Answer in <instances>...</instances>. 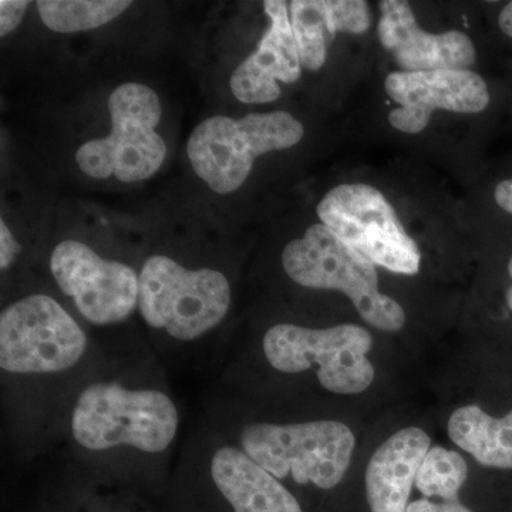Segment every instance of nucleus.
Masks as SVG:
<instances>
[{
  "label": "nucleus",
  "mask_w": 512,
  "mask_h": 512,
  "mask_svg": "<svg viewBox=\"0 0 512 512\" xmlns=\"http://www.w3.org/2000/svg\"><path fill=\"white\" fill-rule=\"evenodd\" d=\"M178 424L180 416L168 394L113 382L87 386L72 414L74 440L90 451L133 447L161 453L173 443Z\"/></svg>",
  "instance_id": "nucleus-1"
},
{
  "label": "nucleus",
  "mask_w": 512,
  "mask_h": 512,
  "mask_svg": "<svg viewBox=\"0 0 512 512\" xmlns=\"http://www.w3.org/2000/svg\"><path fill=\"white\" fill-rule=\"evenodd\" d=\"M282 266L295 284L345 293L373 328L399 332L406 323L400 303L380 291L376 265L323 224L286 245Z\"/></svg>",
  "instance_id": "nucleus-2"
},
{
  "label": "nucleus",
  "mask_w": 512,
  "mask_h": 512,
  "mask_svg": "<svg viewBox=\"0 0 512 512\" xmlns=\"http://www.w3.org/2000/svg\"><path fill=\"white\" fill-rule=\"evenodd\" d=\"M303 134L301 121L288 111L249 113L237 120L217 116L195 127L187 154L212 191L231 194L247 181L256 158L296 146Z\"/></svg>",
  "instance_id": "nucleus-3"
},
{
  "label": "nucleus",
  "mask_w": 512,
  "mask_h": 512,
  "mask_svg": "<svg viewBox=\"0 0 512 512\" xmlns=\"http://www.w3.org/2000/svg\"><path fill=\"white\" fill-rule=\"evenodd\" d=\"M242 450L278 478L332 490L342 483L352 461L356 440L340 421L252 423L239 437Z\"/></svg>",
  "instance_id": "nucleus-4"
},
{
  "label": "nucleus",
  "mask_w": 512,
  "mask_h": 512,
  "mask_svg": "<svg viewBox=\"0 0 512 512\" xmlns=\"http://www.w3.org/2000/svg\"><path fill=\"white\" fill-rule=\"evenodd\" d=\"M138 309L148 326L191 342L217 328L231 306V286L215 269H190L151 256L138 275Z\"/></svg>",
  "instance_id": "nucleus-5"
},
{
  "label": "nucleus",
  "mask_w": 512,
  "mask_h": 512,
  "mask_svg": "<svg viewBox=\"0 0 512 512\" xmlns=\"http://www.w3.org/2000/svg\"><path fill=\"white\" fill-rule=\"evenodd\" d=\"M109 113V136L87 141L77 150L80 170L89 177H114L121 183L153 177L167 156V146L156 131L161 119L157 93L146 84H121L110 94Z\"/></svg>",
  "instance_id": "nucleus-6"
},
{
  "label": "nucleus",
  "mask_w": 512,
  "mask_h": 512,
  "mask_svg": "<svg viewBox=\"0 0 512 512\" xmlns=\"http://www.w3.org/2000/svg\"><path fill=\"white\" fill-rule=\"evenodd\" d=\"M372 346V335L357 325L311 329L282 323L264 338L265 357L274 369L301 373L316 367L320 384L336 394H359L372 386L375 367L367 357Z\"/></svg>",
  "instance_id": "nucleus-7"
},
{
  "label": "nucleus",
  "mask_w": 512,
  "mask_h": 512,
  "mask_svg": "<svg viewBox=\"0 0 512 512\" xmlns=\"http://www.w3.org/2000/svg\"><path fill=\"white\" fill-rule=\"evenodd\" d=\"M86 350V333L50 296H26L0 315V367L5 372H64L76 366Z\"/></svg>",
  "instance_id": "nucleus-8"
},
{
  "label": "nucleus",
  "mask_w": 512,
  "mask_h": 512,
  "mask_svg": "<svg viewBox=\"0 0 512 512\" xmlns=\"http://www.w3.org/2000/svg\"><path fill=\"white\" fill-rule=\"evenodd\" d=\"M320 222L376 266L416 275L421 255L386 197L366 184H342L326 192L316 207Z\"/></svg>",
  "instance_id": "nucleus-9"
},
{
  "label": "nucleus",
  "mask_w": 512,
  "mask_h": 512,
  "mask_svg": "<svg viewBox=\"0 0 512 512\" xmlns=\"http://www.w3.org/2000/svg\"><path fill=\"white\" fill-rule=\"evenodd\" d=\"M50 271L64 295L93 325L123 322L138 306L140 282L131 266L101 258L79 241H63L52 252Z\"/></svg>",
  "instance_id": "nucleus-10"
},
{
  "label": "nucleus",
  "mask_w": 512,
  "mask_h": 512,
  "mask_svg": "<svg viewBox=\"0 0 512 512\" xmlns=\"http://www.w3.org/2000/svg\"><path fill=\"white\" fill-rule=\"evenodd\" d=\"M384 90L399 104L390 111V126L406 134L421 133L436 110L477 114L490 104L487 83L473 70L393 72Z\"/></svg>",
  "instance_id": "nucleus-11"
},
{
  "label": "nucleus",
  "mask_w": 512,
  "mask_h": 512,
  "mask_svg": "<svg viewBox=\"0 0 512 512\" xmlns=\"http://www.w3.org/2000/svg\"><path fill=\"white\" fill-rule=\"evenodd\" d=\"M379 8L377 35L402 72L470 70L476 63V46L461 30L439 35L426 32L417 23L410 3L404 0H383Z\"/></svg>",
  "instance_id": "nucleus-12"
},
{
  "label": "nucleus",
  "mask_w": 512,
  "mask_h": 512,
  "mask_svg": "<svg viewBox=\"0 0 512 512\" xmlns=\"http://www.w3.org/2000/svg\"><path fill=\"white\" fill-rule=\"evenodd\" d=\"M269 28L251 53L232 73L229 86L241 103L268 104L281 97L279 83L298 82L302 74L301 53L293 35L288 3L264 2Z\"/></svg>",
  "instance_id": "nucleus-13"
},
{
  "label": "nucleus",
  "mask_w": 512,
  "mask_h": 512,
  "mask_svg": "<svg viewBox=\"0 0 512 512\" xmlns=\"http://www.w3.org/2000/svg\"><path fill=\"white\" fill-rule=\"evenodd\" d=\"M430 450V437L407 427L384 441L366 468V495L372 512H406L417 471Z\"/></svg>",
  "instance_id": "nucleus-14"
},
{
  "label": "nucleus",
  "mask_w": 512,
  "mask_h": 512,
  "mask_svg": "<svg viewBox=\"0 0 512 512\" xmlns=\"http://www.w3.org/2000/svg\"><path fill=\"white\" fill-rule=\"evenodd\" d=\"M293 35L302 67L318 72L338 33L363 35L370 29L372 13L365 0H293L289 3Z\"/></svg>",
  "instance_id": "nucleus-15"
},
{
  "label": "nucleus",
  "mask_w": 512,
  "mask_h": 512,
  "mask_svg": "<svg viewBox=\"0 0 512 512\" xmlns=\"http://www.w3.org/2000/svg\"><path fill=\"white\" fill-rule=\"evenodd\" d=\"M211 477L234 512H303L291 491L242 448H218Z\"/></svg>",
  "instance_id": "nucleus-16"
},
{
  "label": "nucleus",
  "mask_w": 512,
  "mask_h": 512,
  "mask_svg": "<svg viewBox=\"0 0 512 512\" xmlns=\"http://www.w3.org/2000/svg\"><path fill=\"white\" fill-rule=\"evenodd\" d=\"M448 436L481 466L512 470V410L495 419L477 404L460 407L448 419Z\"/></svg>",
  "instance_id": "nucleus-17"
},
{
  "label": "nucleus",
  "mask_w": 512,
  "mask_h": 512,
  "mask_svg": "<svg viewBox=\"0 0 512 512\" xmlns=\"http://www.w3.org/2000/svg\"><path fill=\"white\" fill-rule=\"evenodd\" d=\"M37 12L57 33H77L107 25L131 6L128 0H40Z\"/></svg>",
  "instance_id": "nucleus-18"
},
{
  "label": "nucleus",
  "mask_w": 512,
  "mask_h": 512,
  "mask_svg": "<svg viewBox=\"0 0 512 512\" xmlns=\"http://www.w3.org/2000/svg\"><path fill=\"white\" fill-rule=\"evenodd\" d=\"M468 466L457 451L444 447L430 448L417 471L416 487L426 498L458 500L466 483Z\"/></svg>",
  "instance_id": "nucleus-19"
},
{
  "label": "nucleus",
  "mask_w": 512,
  "mask_h": 512,
  "mask_svg": "<svg viewBox=\"0 0 512 512\" xmlns=\"http://www.w3.org/2000/svg\"><path fill=\"white\" fill-rule=\"evenodd\" d=\"M29 2L23 0H2L0 2V35L8 36L13 30L18 29L20 22L28 10Z\"/></svg>",
  "instance_id": "nucleus-20"
},
{
  "label": "nucleus",
  "mask_w": 512,
  "mask_h": 512,
  "mask_svg": "<svg viewBox=\"0 0 512 512\" xmlns=\"http://www.w3.org/2000/svg\"><path fill=\"white\" fill-rule=\"evenodd\" d=\"M19 252V242L13 237L6 222L0 221V268H2V271H8Z\"/></svg>",
  "instance_id": "nucleus-21"
},
{
  "label": "nucleus",
  "mask_w": 512,
  "mask_h": 512,
  "mask_svg": "<svg viewBox=\"0 0 512 512\" xmlns=\"http://www.w3.org/2000/svg\"><path fill=\"white\" fill-rule=\"evenodd\" d=\"M406 512H473L458 500H441V503H433L430 498H421L407 505Z\"/></svg>",
  "instance_id": "nucleus-22"
},
{
  "label": "nucleus",
  "mask_w": 512,
  "mask_h": 512,
  "mask_svg": "<svg viewBox=\"0 0 512 512\" xmlns=\"http://www.w3.org/2000/svg\"><path fill=\"white\" fill-rule=\"evenodd\" d=\"M495 202L512 215V180L501 181L495 187L494 191Z\"/></svg>",
  "instance_id": "nucleus-23"
},
{
  "label": "nucleus",
  "mask_w": 512,
  "mask_h": 512,
  "mask_svg": "<svg viewBox=\"0 0 512 512\" xmlns=\"http://www.w3.org/2000/svg\"><path fill=\"white\" fill-rule=\"evenodd\" d=\"M498 25L504 35L512 37V2L507 3L498 16Z\"/></svg>",
  "instance_id": "nucleus-24"
},
{
  "label": "nucleus",
  "mask_w": 512,
  "mask_h": 512,
  "mask_svg": "<svg viewBox=\"0 0 512 512\" xmlns=\"http://www.w3.org/2000/svg\"><path fill=\"white\" fill-rule=\"evenodd\" d=\"M505 299H507L508 308H510L512 311V286L510 289H508L507 295H505Z\"/></svg>",
  "instance_id": "nucleus-25"
},
{
  "label": "nucleus",
  "mask_w": 512,
  "mask_h": 512,
  "mask_svg": "<svg viewBox=\"0 0 512 512\" xmlns=\"http://www.w3.org/2000/svg\"><path fill=\"white\" fill-rule=\"evenodd\" d=\"M508 274H510V276L512 278V258H511L510 264H508Z\"/></svg>",
  "instance_id": "nucleus-26"
}]
</instances>
